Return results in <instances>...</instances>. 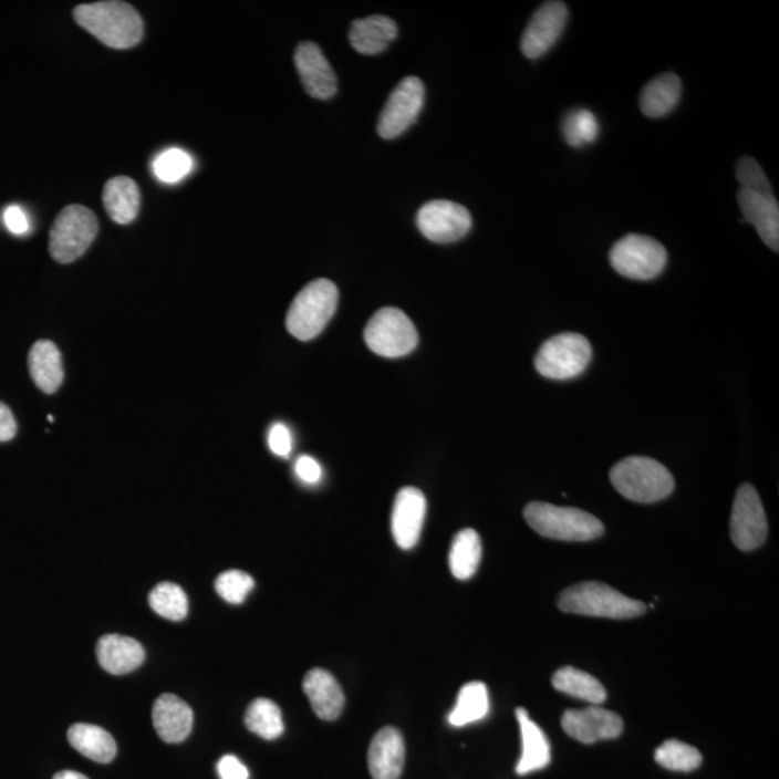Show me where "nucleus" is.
<instances>
[{
	"mask_svg": "<svg viewBox=\"0 0 779 779\" xmlns=\"http://www.w3.org/2000/svg\"><path fill=\"white\" fill-rule=\"evenodd\" d=\"M74 19L85 31L114 50H127L139 44L144 21L129 3L118 0L84 3L74 9Z\"/></svg>",
	"mask_w": 779,
	"mask_h": 779,
	"instance_id": "obj_1",
	"label": "nucleus"
},
{
	"mask_svg": "<svg viewBox=\"0 0 779 779\" xmlns=\"http://www.w3.org/2000/svg\"><path fill=\"white\" fill-rule=\"evenodd\" d=\"M558 606L567 614L631 620L644 615L647 605L622 595L616 589L601 582L573 584L560 593Z\"/></svg>",
	"mask_w": 779,
	"mask_h": 779,
	"instance_id": "obj_2",
	"label": "nucleus"
},
{
	"mask_svg": "<svg viewBox=\"0 0 779 779\" xmlns=\"http://www.w3.org/2000/svg\"><path fill=\"white\" fill-rule=\"evenodd\" d=\"M611 482L622 497L640 503L664 500L674 489L668 469L653 458L630 456L611 469Z\"/></svg>",
	"mask_w": 779,
	"mask_h": 779,
	"instance_id": "obj_3",
	"label": "nucleus"
},
{
	"mask_svg": "<svg viewBox=\"0 0 779 779\" xmlns=\"http://www.w3.org/2000/svg\"><path fill=\"white\" fill-rule=\"evenodd\" d=\"M524 519L536 533L553 540L591 541L605 533V527L595 516L549 502H530L524 508Z\"/></svg>",
	"mask_w": 779,
	"mask_h": 779,
	"instance_id": "obj_4",
	"label": "nucleus"
},
{
	"mask_svg": "<svg viewBox=\"0 0 779 779\" xmlns=\"http://www.w3.org/2000/svg\"><path fill=\"white\" fill-rule=\"evenodd\" d=\"M339 289L328 279L308 283L293 299L287 315L289 334L301 341L316 339L334 316Z\"/></svg>",
	"mask_w": 779,
	"mask_h": 779,
	"instance_id": "obj_5",
	"label": "nucleus"
},
{
	"mask_svg": "<svg viewBox=\"0 0 779 779\" xmlns=\"http://www.w3.org/2000/svg\"><path fill=\"white\" fill-rule=\"evenodd\" d=\"M98 232L97 217L83 206H69L59 214L50 231V255L59 263L82 258Z\"/></svg>",
	"mask_w": 779,
	"mask_h": 779,
	"instance_id": "obj_6",
	"label": "nucleus"
},
{
	"mask_svg": "<svg viewBox=\"0 0 779 779\" xmlns=\"http://www.w3.org/2000/svg\"><path fill=\"white\" fill-rule=\"evenodd\" d=\"M364 340L380 357L401 359L416 349L419 334L411 318L401 309L383 308L365 326Z\"/></svg>",
	"mask_w": 779,
	"mask_h": 779,
	"instance_id": "obj_7",
	"label": "nucleus"
},
{
	"mask_svg": "<svg viewBox=\"0 0 779 779\" xmlns=\"http://www.w3.org/2000/svg\"><path fill=\"white\" fill-rule=\"evenodd\" d=\"M591 360V342L577 332H563L543 342L534 365L546 378L570 380L581 375Z\"/></svg>",
	"mask_w": 779,
	"mask_h": 779,
	"instance_id": "obj_8",
	"label": "nucleus"
},
{
	"mask_svg": "<svg viewBox=\"0 0 779 779\" xmlns=\"http://www.w3.org/2000/svg\"><path fill=\"white\" fill-rule=\"evenodd\" d=\"M611 266L621 277L634 280L657 278L666 268V247L650 236L629 235L617 240L610 253Z\"/></svg>",
	"mask_w": 779,
	"mask_h": 779,
	"instance_id": "obj_9",
	"label": "nucleus"
},
{
	"mask_svg": "<svg viewBox=\"0 0 779 779\" xmlns=\"http://www.w3.org/2000/svg\"><path fill=\"white\" fill-rule=\"evenodd\" d=\"M417 227L434 243H455L471 231L472 217L467 208L448 199H435L417 212Z\"/></svg>",
	"mask_w": 779,
	"mask_h": 779,
	"instance_id": "obj_10",
	"label": "nucleus"
},
{
	"mask_svg": "<svg viewBox=\"0 0 779 779\" xmlns=\"http://www.w3.org/2000/svg\"><path fill=\"white\" fill-rule=\"evenodd\" d=\"M730 536L736 548L750 552L765 543L768 521L757 489L749 484L736 492L730 517Z\"/></svg>",
	"mask_w": 779,
	"mask_h": 779,
	"instance_id": "obj_11",
	"label": "nucleus"
},
{
	"mask_svg": "<svg viewBox=\"0 0 779 779\" xmlns=\"http://www.w3.org/2000/svg\"><path fill=\"white\" fill-rule=\"evenodd\" d=\"M425 104V85L417 77H406L390 94L378 117L377 132L383 139L401 136L415 123Z\"/></svg>",
	"mask_w": 779,
	"mask_h": 779,
	"instance_id": "obj_12",
	"label": "nucleus"
},
{
	"mask_svg": "<svg viewBox=\"0 0 779 779\" xmlns=\"http://www.w3.org/2000/svg\"><path fill=\"white\" fill-rule=\"evenodd\" d=\"M569 9L563 2H546L531 17L521 38V51L527 59L548 54L567 27Z\"/></svg>",
	"mask_w": 779,
	"mask_h": 779,
	"instance_id": "obj_13",
	"label": "nucleus"
},
{
	"mask_svg": "<svg viewBox=\"0 0 779 779\" xmlns=\"http://www.w3.org/2000/svg\"><path fill=\"white\" fill-rule=\"evenodd\" d=\"M562 728L570 738L591 745L620 738L624 731V720L614 712L593 705L582 710L564 712Z\"/></svg>",
	"mask_w": 779,
	"mask_h": 779,
	"instance_id": "obj_14",
	"label": "nucleus"
},
{
	"mask_svg": "<svg viewBox=\"0 0 779 779\" xmlns=\"http://www.w3.org/2000/svg\"><path fill=\"white\" fill-rule=\"evenodd\" d=\"M426 508V497L419 488L406 487L397 492L392 512V533L398 548H415L420 539Z\"/></svg>",
	"mask_w": 779,
	"mask_h": 779,
	"instance_id": "obj_15",
	"label": "nucleus"
},
{
	"mask_svg": "<svg viewBox=\"0 0 779 779\" xmlns=\"http://www.w3.org/2000/svg\"><path fill=\"white\" fill-rule=\"evenodd\" d=\"M294 65L309 96L320 100L335 96L336 75L320 46L311 41L302 42L294 52Z\"/></svg>",
	"mask_w": 779,
	"mask_h": 779,
	"instance_id": "obj_16",
	"label": "nucleus"
},
{
	"mask_svg": "<svg viewBox=\"0 0 779 779\" xmlns=\"http://www.w3.org/2000/svg\"><path fill=\"white\" fill-rule=\"evenodd\" d=\"M405 739L401 730L386 726L374 736L368 750V768L374 779H398L405 767Z\"/></svg>",
	"mask_w": 779,
	"mask_h": 779,
	"instance_id": "obj_17",
	"label": "nucleus"
},
{
	"mask_svg": "<svg viewBox=\"0 0 779 779\" xmlns=\"http://www.w3.org/2000/svg\"><path fill=\"white\" fill-rule=\"evenodd\" d=\"M152 719L156 734L168 744L184 742L193 730V709L175 695H163L155 702Z\"/></svg>",
	"mask_w": 779,
	"mask_h": 779,
	"instance_id": "obj_18",
	"label": "nucleus"
},
{
	"mask_svg": "<svg viewBox=\"0 0 779 779\" xmlns=\"http://www.w3.org/2000/svg\"><path fill=\"white\" fill-rule=\"evenodd\" d=\"M738 202L745 220L757 228L764 243L779 249V206L773 195L755 194L739 189Z\"/></svg>",
	"mask_w": 779,
	"mask_h": 779,
	"instance_id": "obj_19",
	"label": "nucleus"
},
{
	"mask_svg": "<svg viewBox=\"0 0 779 779\" xmlns=\"http://www.w3.org/2000/svg\"><path fill=\"white\" fill-rule=\"evenodd\" d=\"M305 692L313 712L322 720L339 719L345 706L344 692L331 673L324 668H313L303 678Z\"/></svg>",
	"mask_w": 779,
	"mask_h": 779,
	"instance_id": "obj_20",
	"label": "nucleus"
},
{
	"mask_svg": "<svg viewBox=\"0 0 779 779\" xmlns=\"http://www.w3.org/2000/svg\"><path fill=\"white\" fill-rule=\"evenodd\" d=\"M100 666L114 676H122L142 666L145 650L139 641L117 634L102 636L97 643Z\"/></svg>",
	"mask_w": 779,
	"mask_h": 779,
	"instance_id": "obj_21",
	"label": "nucleus"
},
{
	"mask_svg": "<svg viewBox=\"0 0 779 779\" xmlns=\"http://www.w3.org/2000/svg\"><path fill=\"white\" fill-rule=\"evenodd\" d=\"M520 724L522 754L516 771L519 776H527L540 771L552 761V747L544 731L530 719L529 712L519 707L516 710Z\"/></svg>",
	"mask_w": 779,
	"mask_h": 779,
	"instance_id": "obj_22",
	"label": "nucleus"
},
{
	"mask_svg": "<svg viewBox=\"0 0 779 779\" xmlns=\"http://www.w3.org/2000/svg\"><path fill=\"white\" fill-rule=\"evenodd\" d=\"M396 37V22L383 15L359 19L350 30L351 45L363 55L382 54Z\"/></svg>",
	"mask_w": 779,
	"mask_h": 779,
	"instance_id": "obj_23",
	"label": "nucleus"
},
{
	"mask_svg": "<svg viewBox=\"0 0 779 779\" xmlns=\"http://www.w3.org/2000/svg\"><path fill=\"white\" fill-rule=\"evenodd\" d=\"M30 373L37 387L46 394L55 393L63 384V359L54 342L37 341L28 357Z\"/></svg>",
	"mask_w": 779,
	"mask_h": 779,
	"instance_id": "obj_24",
	"label": "nucleus"
},
{
	"mask_svg": "<svg viewBox=\"0 0 779 779\" xmlns=\"http://www.w3.org/2000/svg\"><path fill=\"white\" fill-rule=\"evenodd\" d=\"M103 202L114 222L129 225L139 214V187L135 180L127 177L112 178L104 187Z\"/></svg>",
	"mask_w": 779,
	"mask_h": 779,
	"instance_id": "obj_25",
	"label": "nucleus"
},
{
	"mask_svg": "<svg viewBox=\"0 0 779 779\" xmlns=\"http://www.w3.org/2000/svg\"><path fill=\"white\" fill-rule=\"evenodd\" d=\"M682 97V82L676 74L658 75L645 85L640 96L641 112L651 118L666 116Z\"/></svg>",
	"mask_w": 779,
	"mask_h": 779,
	"instance_id": "obj_26",
	"label": "nucleus"
},
{
	"mask_svg": "<svg viewBox=\"0 0 779 779\" xmlns=\"http://www.w3.org/2000/svg\"><path fill=\"white\" fill-rule=\"evenodd\" d=\"M69 742L85 758L108 764L116 758L117 745L107 730L96 725L75 724L69 729Z\"/></svg>",
	"mask_w": 779,
	"mask_h": 779,
	"instance_id": "obj_27",
	"label": "nucleus"
},
{
	"mask_svg": "<svg viewBox=\"0 0 779 779\" xmlns=\"http://www.w3.org/2000/svg\"><path fill=\"white\" fill-rule=\"evenodd\" d=\"M482 558L481 537L472 529L460 530L455 536L449 552V568L456 579L468 581L479 568Z\"/></svg>",
	"mask_w": 779,
	"mask_h": 779,
	"instance_id": "obj_28",
	"label": "nucleus"
},
{
	"mask_svg": "<svg viewBox=\"0 0 779 779\" xmlns=\"http://www.w3.org/2000/svg\"><path fill=\"white\" fill-rule=\"evenodd\" d=\"M552 684L555 690L564 695L581 698V700L601 705L606 700L603 684L591 674L574 667H562L554 673Z\"/></svg>",
	"mask_w": 779,
	"mask_h": 779,
	"instance_id": "obj_29",
	"label": "nucleus"
},
{
	"mask_svg": "<svg viewBox=\"0 0 779 779\" xmlns=\"http://www.w3.org/2000/svg\"><path fill=\"white\" fill-rule=\"evenodd\" d=\"M489 712V698L486 684L472 682L460 688L458 700L448 720L454 728H463L475 721L482 720Z\"/></svg>",
	"mask_w": 779,
	"mask_h": 779,
	"instance_id": "obj_30",
	"label": "nucleus"
},
{
	"mask_svg": "<svg viewBox=\"0 0 779 779\" xmlns=\"http://www.w3.org/2000/svg\"><path fill=\"white\" fill-rule=\"evenodd\" d=\"M245 724L247 729L268 740L278 739L284 731L282 712L277 703L269 698H256L250 703L246 710Z\"/></svg>",
	"mask_w": 779,
	"mask_h": 779,
	"instance_id": "obj_31",
	"label": "nucleus"
},
{
	"mask_svg": "<svg viewBox=\"0 0 779 779\" xmlns=\"http://www.w3.org/2000/svg\"><path fill=\"white\" fill-rule=\"evenodd\" d=\"M149 605L165 620L183 621L188 615L187 593L175 583L156 584L154 591L149 593Z\"/></svg>",
	"mask_w": 779,
	"mask_h": 779,
	"instance_id": "obj_32",
	"label": "nucleus"
},
{
	"mask_svg": "<svg viewBox=\"0 0 779 779\" xmlns=\"http://www.w3.org/2000/svg\"><path fill=\"white\" fill-rule=\"evenodd\" d=\"M655 762L669 771L692 772L700 767L703 758L695 747L669 739L655 750Z\"/></svg>",
	"mask_w": 779,
	"mask_h": 779,
	"instance_id": "obj_33",
	"label": "nucleus"
},
{
	"mask_svg": "<svg viewBox=\"0 0 779 779\" xmlns=\"http://www.w3.org/2000/svg\"><path fill=\"white\" fill-rule=\"evenodd\" d=\"M564 141L572 147L593 144L600 136V122L595 114L586 108L570 112L563 121Z\"/></svg>",
	"mask_w": 779,
	"mask_h": 779,
	"instance_id": "obj_34",
	"label": "nucleus"
},
{
	"mask_svg": "<svg viewBox=\"0 0 779 779\" xmlns=\"http://www.w3.org/2000/svg\"><path fill=\"white\" fill-rule=\"evenodd\" d=\"M194 160L191 155L179 147L163 152L154 163L155 177L166 184L179 183L191 174Z\"/></svg>",
	"mask_w": 779,
	"mask_h": 779,
	"instance_id": "obj_35",
	"label": "nucleus"
},
{
	"mask_svg": "<svg viewBox=\"0 0 779 779\" xmlns=\"http://www.w3.org/2000/svg\"><path fill=\"white\" fill-rule=\"evenodd\" d=\"M255 581L249 573L241 570H227L221 573L216 581L218 595L232 605H239L246 601L247 595L253 591Z\"/></svg>",
	"mask_w": 779,
	"mask_h": 779,
	"instance_id": "obj_36",
	"label": "nucleus"
},
{
	"mask_svg": "<svg viewBox=\"0 0 779 779\" xmlns=\"http://www.w3.org/2000/svg\"><path fill=\"white\" fill-rule=\"evenodd\" d=\"M736 178H738L740 189H745V191L773 195L771 184H769L761 165L750 156H745L736 165Z\"/></svg>",
	"mask_w": 779,
	"mask_h": 779,
	"instance_id": "obj_37",
	"label": "nucleus"
},
{
	"mask_svg": "<svg viewBox=\"0 0 779 779\" xmlns=\"http://www.w3.org/2000/svg\"><path fill=\"white\" fill-rule=\"evenodd\" d=\"M269 448L280 458H288L292 453V434L287 425L277 423L269 432Z\"/></svg>",
	"mask_w": 779,
	"mask_h": 779,
	"instance_id": "obj_38",
	"label": "nucleus"
},
{
	"mask_svg": "<svg viewBox=\"0 0 779 779\" xmlns=\"http://www.w3.org/2000/svg\"><path fill=\"white\" fill-rule=\"evenodd\" d=\"M4 226L15 236L27 235L31 230L30 218L19 206H9L3 212Z\"/></svg>",
	"mask_w": 779,
	"mask_h": 779,
	"instance_id": "obj_39",
	"label": "nucleus"
},
{
	"mask_svg": "<svg viewBox=\"0 0 779 779\" xmlns=\"http://www.w3.org/2000/svg\"><path fill=\"white\" fill-rule=\"evenodd\" d=\"M294 471H297L299 479L305 484H316L322 478L320 463L308 455L299 456L297 464H294Z\"/></svg>",
	"mask_w": 779,
	"mask_h": 779,
	"instance_id": "obj_40",
	"label": "nucleus"
},
{
	"mask_svg": "<svg viewBox=\"0 0 779 779\" xmlns=\"http://www.w3.org/2000/svg\"><path fill=\"white\" fill-rule=\"evenodd\" d=\"M217 771L221 779H249V769L235 755L222 757L218 761Z\"/></svg>",
	"mask_w": 779,
	"mask_h": 779,
	"instance_id": "obj_41",
	"label": "nucleus"
},
{
	"mask_svg": "<svg viewBox=\"0 0 779 779\" xmlns=\"http://www.w3.org/2000/svg\"><path fill=\"white\" fill-rule=\"evenodd\" d=\"M17 420L11 408L0 402V442H8L15 438Z\"/></svg>",
	"mask_w": 779,
	"mask_h": 779,
	"instance_id": "obj_42",
	"label": "nucleus"
},
{
	"mask_svg": "<svg viewBox=\"0 0 779 779\" xmlns=\"http://www.w3.org/2000/svg\"><path fill=\"white\" fill-rule=\"evenodd\" d=\"M52 779H90L77 771H61Z\"/></svg>",
	"mask_w": 779,
	"mask_h": 779,
	"instance_id": "obj_43",
	"label": "nucleus"
},
{
	"mask_svg": "<svg viewBox=\"0 0 779 779\" xmlns=\"http://www.w3.org/2000/svg\"><path fill=\"white\" fill-rule=\"evenodd\" d=\"M49 420H50V422H54V416H51V415H50V416H49Z\"/></svg>",
	"mask_w": 779,
	"mask_h": 779,
	"instance_id": "obj_44",
	"label": "nucleus"
}]
</instances>
